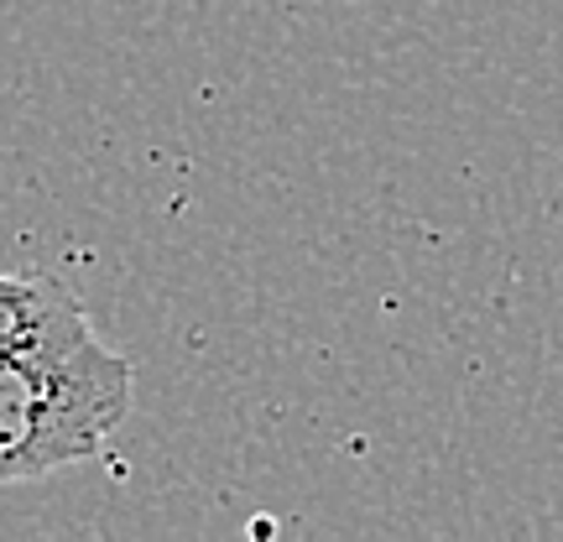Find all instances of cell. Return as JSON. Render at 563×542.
<instances>
[{
    "instance_id": "1",
    "label": "cell",
    "mask_w": 563,
    "mask_h": 542,
    "mask_svg": "<svg viewBox=\"0 0 563 542\" xmlns=\"http://www.w3.org/2000/svg\"><path fill=\"white\" fill-rule=\"evenodd\" d=\"M131 412V365L95 329L0 361V485L104 454Z\"/></svg>"
},
{
    "instance_id": "2",
    "label": "cell",
    "mask_w": 563,
    "mask_h": 542,
    "mask_svg": "<svg viewBox=\"0 0 563 542\" xmlns=\"http://www.w3.org/2000/svg\"><path fill=\"white\" fill-rule=\"evenodd\" d=\"M89 319L74 292H63L47 277H5L0 272V361L84 334Z\"/></svg>"
}]
</instances>
